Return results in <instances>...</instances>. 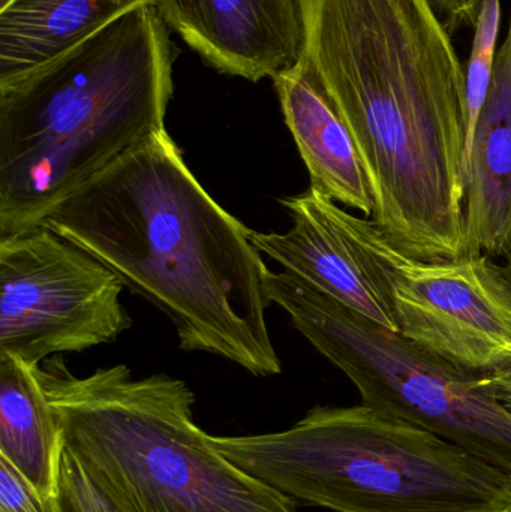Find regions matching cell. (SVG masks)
<instances>
[{
  "label": "cell",
  "mask_w": 511,
  "mask_h": 512,
  "mask_svg": "<svg viewBox=\"0 0 511 512\" xmlns=\"http://www.w3.org/2000/svg\"><path fill=\"white\" fill-rule=\"evenodd\" d=\"M302 56L344 117L402 252L467 258L465 66L431 0H299Z\"/></svg>",
  "instance_id": "obj_1"
},
{
  "label": "cell",
  "mask_w": 511,
  "mask_h": 512,
  "mask_svg": "<svg viewBox=\"0 0 511 512\" xmlns=\"http://www.w3.org/2000/svg\"><path fill=\"white\" fill-rule=\"evenodd\" d=\"M42 225L168 316L182 351L218 355L260 378L281 373L263 254L198 182L168 131L81 186Z\"/></svg>",
  "instance_id": "obj_2"
},
{
  "label": "cell",
  "mask_w": 511,
  "mask_h": 512,
  "mask_svg": "<svg viewBox=\"0 0 511 512\" xmlns=\"http://www.w3.org/2000/svg\"><path fill=\"white\" fill-rule=\"evenodd\" d=\"M173 47L141 5L56 59L0 84V237L54 207L165 128Z\"/></svg>",
  "instance_id": "obj_3"
},
{
  "label": "cell",
  "mask_w": 511,
  "mask_h": 512,
  "mask_svg": "<svg viewBox=\"0 0 511 512\" xmlns=\"http://www.w3.org/2000/svg\"><path fill=\"white\" fill-rule=\"evenodd\" d=\"M36 372L63 447L126 512H297L293 499L215 447L195 423V396L182 379H137L125 364L80 378L59 355Z\"/></svg>",
  "instance_id": "obj_4"
},
{
  "label": "cell",
  "mask_w": 511,
  "mask_h": 512,
  "mask_svg": "<svg viewBox=\"0 0 511 512\" xmlns=\"http://www.w3.org/2000/svg\"><path fill=\"white\" fill-rule=\"evenodd\" d=\"M275 492L335 512H504L511 478L452 442L368 405L317 406L284 432L212 436Z\"/></svg>",
  "instance_id": "obj_5"
},
{
  "label": "cell",
  "mask_w": 511,
  "mask_h": 512,
  "mask_svg": "<svg viewBox=\"0 0 511 512\" xmlns=\"http://www.w3.org/2000/svg\"><path fill=\"white\" fill-rule=\"evenodd\" d=\"M270 304L359 390L363 405L416 424L511 478V411L489 373L464 369L321 294L267 271Z\"/></svg>",
  "instance_id": "obj_6"
},
{
  "label": "cell",
  "mask_w": 511,
  "mask_h": 512,
  "mask_svg": "<svg viewBox=\"0 0 511 512\" xmlns=\"http://www.w3.org/2000/svg\"><path fill=\"white\" fill-rule=\"evenodd\" d=\"M327 218L377 274L398 333L464 369L511 366V280L492 256L428 261L402 252L368 218L320 194Z\"/></svg>",
  "instance_id": "obj_7"
},
{
  "label": "cell",
  "mask_w": 511,
  "mask_h": 512,
  "mask_svg": "<svg viewBox=\"0 0 511 512\" xmlns=\"http://www.w3.org/2000/svg\"><path fill=\"white\" fill-rule=\"evenodd\" d=\"M123 288L95 256L45 225L0 237V355L41 366L113 342L132 325Z\"/></svg>",
  "instance_id": "obj_8"
},
{
  "label": "cell",
  "mask_w": 511,
  "mask_h": 512,
  "mask_svg": "<svg viewBox=\"0 0 511 512\" xmlns=\"http://www.w3.org/2000/svg\"><path fill=\"white\" fill-rule=\"evenodd\" d=\"M150 6L222 74L273 80L302 56L299 0H152Z\"/></svg>",
  "instance_id": "obj_9"
},
{
  "label": "cell",
  "mask_w": 511,
  "mask_h": 512,
  "mask_svg": "<svg viewBox=\"0 0 511 512\" xmlns=\"http://www.w3.org/2000/svg\"><path fill=\"white\" fill-rule=\"evenodd\" d=\"M279 203L290 213L293 227L287 233L251 231L258 251L326 297L398 333L383 283L327 218L320 194L309 188Z\"/></svg>",
  "instance_id": "obj_10"
},
{
  "label": "cell",
  "mask_w": 511,
  "mask_h": 512,
  "mask_svg": "<svg viewBox=\"0 0 511 512\" xmlns=\"http://www.w3.org/2000/svg\"><path fill=\"white\" fill-rule=\"evenodd\" d=\"M273 83L285 123L308 170L309 188L371 218L374 200L359 150L308 60L300 56Z\"/></svg>",
  "instance_id": "obj_11"
},
{
  "label": "cell",
  "mask_w": 511,
  "mask_h": 512,
  "mask_svg": "<svg viewBox=\"0 0 511 512\" xmlns=\"http://www.w3.org/2000/svg\"><path fill=\"white\" fill-rule=\"evenodd\" d=\"M465 228L474 255L511 248V21L468 147Z\"/></svg>",
  "instance_id": "obj_12"
},
{
  "label": "cell",
  "mask_w": 511,
  "mask_h": 512,
  "mask_svg": "<svg viewBox=\"0 0 511 512\" xmlns=\"http://www.w3.org/2000/svg\"><path fill=\"white\" fill-rule=\"evenodd\" d=\"M152 0H3L0 84L45 65Z\"/></svg>",
  "instance_id": "obj_13"
},
{
  "label": "cell",
  "mask_w": 511,
  "mask_h": 512,
  "mask_svg": "<svg viewBox=\"0 0 511 512\" xmlns=\"http://www.w3.org/2000/svg\"><path fill=\"white\" fill-rule=\"evenodd\" d=\"M0 355V457H5L45 498H57L62 430L36 372Z\"/></svg>",
  "instance_id": "obj_14"
},
{
  "label": "cell",
  "mask_w": 511,
  "mask_h": 512,
  "mask_svg": "<svg viewBox=\"0 0 511 512\" xmlns=\"http://www.w3.org/2000/svg\"><path fill=\"white\" fill-rule=\"evenodd\" d=\"M501 24V0H483L479 15L474 23V39L470 59L465 65V101H467V146L473 138L474 128L488 99L494 80L495 63L498 54V33ZM467 170V167H465Z\"/></svg>",
  "instance_id": "obj_15"
},
{
  "label": "cell",
  "mask_w": 511,
  "mask_h": 512,
  "mask_svg": "<svg viewBox=\"0 0 511 512\" xmlns=\"http://www.w3.org/2000/svg\"><path fill=\"white\" fill-rule=\"evenodd\" d=\"M57 504L60 512H126L107 487L66 447L60 456Z\"/></svg>",
  "instance_id": "obj_16"
},
{
  "label": "cell",
  "mask_w": 511,
  "mask_h": 512,
  "mask_svg": "<svg viewBox=\"0 0 511 512\" xmlns=\"http://www.w3.org/2000/svg\"><path fill=\"white\" fill-rule=\"evenodd\" d=\"M0 512H60L57 498L42 496L11 462L0 457Z\"/></svg>",
  "instance_id": "obj_17"
},
{
  "label": "cell",
  "mask_w": 511,
  "mask_h": 512,
  "mask_svg": "<svg viewBox=\"0 0 511 512\" xmlns=\"http://www.w3.org/2000/svg\"><path fill=\"white\" fill-rule=\"evenodd\" d=\"M431 2L437 8L438 14L443 17L447 29L453 33L461 26L476 23L483 0H431Z\"/></svg>",
  "instance_id": "obj_18"
},
{
  "label": "cell",
  "mask_w": 511,
  "mask_h": 512,
  "mask_svg": "<svg viewBox=\"0 0 511 512\" xmlns=\"http://www.w3.org/2000/svg\"><path fill=\"white\" fill-rule=\"evenodd\" d=\"M489 378H491L492 387H494L498 399L511 411V366L500 370V372L489 373Z\"/></svg>",
  "instance_id": "obj_19"
},
{
  "label": "cell",
  "mask_w": 511,
  "mask_h": 512,
  "mask_svg": "<svg viewBox=\"0 0 511 512\" xmlns=\"http://www.w3.org/2000/svg\"><path fill=\"white\" fill-rule=\"evenodd\" d=\"M504 268H506L507 274H509L511 280V248L509 254L506 256V265H504Z\"/></svg>",
  "instance_id": "obj_20"
},
{
  "label": "cell",
  "mask_w": 511,
  "mask_h": 512,
  "mask_svg": "<svg viewBox=\"0 0 511 512\" xmlns=\"http://www.w3.org/2000/svg\"><path fill=\"white\" fill-rule=\"evenodd\" d=\"M504 512H511V508H510V510H507V511H504Z\"/></svg>",
  "instance_id": "obj_21"
}]
</instances>
